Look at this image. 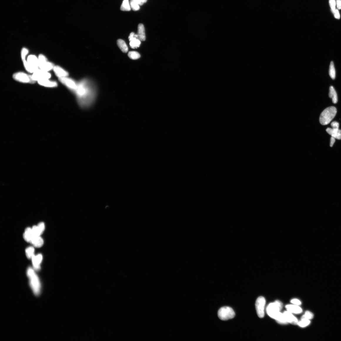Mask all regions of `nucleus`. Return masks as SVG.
Returning a JSON list of instances; mask_svg holds the SVG:
<instances>
[{
    "label": "nucleus",
    "instance_id": "nucleus-1",
    "mask_svg": "<svg viewBox=\"0 0 341 341\" xmlns=\"http://www.w3.org/2000/svg\"><path fill=\"white\" fill-rule=\"evenodd\" d=\"M74 93L79 106L83 109L92 106L97 99V91L95 87L87 81H82L77 84Z\"/></svg>",
    "mask_w": 341,
    "mask_h": 341
},
{
    "label": "nucleus",
    "instance_id": "nucleus-2",
    "mask_svg": "<svg viewBox=\"0 0 341 341\" xmlns=\"http://www.w3.org/2000/svg\"><path fill=\"white\" fill-rule=\"evenodd\" d=\"M27 275L29 279V283L34 294L38 296L41 293V284L37 275L32 268H29L27 270Z\"/></svg>",
    "mask_w": 341,
    "mask_h": 341
},
{
    "label": "nucleus",
    "instance_id": "nucleus-3",
    "mask_svg": "<svg viewBox=\"0 0 341 341\" xmlns=\"http://www.w3.org/2000/svg\"><path fill=\"white\" fill-rule=\"evenodd\" d=\"M337 109L334 107L332 106L325 109L321 113L320 121L322 125L329 124L336 115Z\"/></svg>",
    "mask_w": 341,
    "mask_h": 341
},
{
    "label": "nucleus",
    "instance_id": "nucleus-4",
    "mask_svg": "<svg viewBox=\"0 0 341 341\" xmlns=\"http://www.w3.org/2000/svg\"><path fill=\"white\" fill-rule=\"evenodd\" d=\"M218 316L221 320L226 321L234 318L235 315L233 309L229 307L221 308L218 312Z\"/></svg>",
    "mask_w": 341,
    "mask_h": 341
},
{
    "label": "nucleus",
    "instance_id": "nucleus-5",
    "mask_svg": "<svg viewBox=\"0 0 341 341\" xmlns=\"http://www.w3.org/2000/svg\"><path fill=\"white\" fill-rule=\"evenodd\" d=\"M283 304L281 302L277 300L274 303L270 304L266 309V312L268 315L273 318L278 312L282 309Z\"/></svg>",
    "mask_w": 341,
    "mask_h": 341
},
{
    "label": "nucleus",
    "instance_id": "nucleus-6",
    "mask_svg": "<svg viewBox=\"0 0 341 341\" xmlns=\"http://www.w3.org/2000/svg\"><path fill=\"white\" fill-rule=\"evenodd\" d=\"M13 78L15 80L21 82L33 84L36 82L33 79L32 75H29L23 72L15 73L13 74Z\"/></svg>",
    "mask_w": 341,
    "mask_h": 341
},
{
    "label": "nucleus",
    "instance_id": "nucleus-7",
    "mask_svg": "<svg viewBox=\"0 0 341 341\" xmlns=\"http://www.w3.org/2000/svg\"><path fill=\"white\" fill-rule=\"evenodd\" d=\"M266 303L265 298L263 297L258 298L256 303V307L258 316L260 318L264 316V308Z\"/></svg>",
    "mask_w": 341,
    "mask_h": 341
},
{
    "label": "nucleus",
    "instance_id": "nucleus-8",
    "mask_svg": "<svg viewBox=\"0 0 341 341\" xmlns=\"http://www.w3.org/2000/svg\"><path fill=\"white\" fill-rule=\"evenodd\" d=\"M32 77L33 79L36 82L39 80L49 79L51 77V75L48 72L39 69L33 73Z\"/></svg>",
    "mask_w": 341,
    "mask_h": 341
},
{
    "label": "nucleus",
    "instance_id": "nucleus-9",
    "mask_svg": "<svg viewBox=\"0 0 341 341\" xmlns=\"http://www.w3.org/2000/svg\"><path fill=\"white\" fill-rule=\"evenodd\" d=\"M59 80L73 92L76 90L77 84L71 79L65 77L59 78Z\"/></svg>",
    "mask_w": 341,
    "mask_h": 341
},
{
    "label": "nucleus",
    "instance_id": "nucleus-10",
    "mask_svg": "<svg viewBox=\"0 0 341 341\" xmlns=\"http://www.w3.org/2000/svg\"><path fill=\"white\" fill-rule=\"evenodd\" d=\"M129 39L130 42V46L133 49H137L140 45L141 41L139 40L137 34H135L133 32L131 33L129 37Z\"/></svg>",
    "mask_w": 341,
    "mask_h": 341
},
{
    "label": "nucleus",
    "instance_id": "nucleus-11",
    "mask_svg": "<svg viewBox=\"0 0 341 341\" xmlns=\"http://www.w3.org/2000/svg\"><path fill=\"white\" fill-rule=\"evenodd\" d=\"M43 257L41 254L34 255L32 259L33 267L35 269L38 270L40 269V264L42 261Z\"/></svg>",
    "mask_w": 341,
    "mask_h": 341
},
{
    "label": "nucleus",
    "instance_id": "nucleus-12",
    "mask_svg": "<svg viewBox=\"0 0 341 341\" xmlns=\"http://www.w3.org/2000/svg\"><path fill=\"white\" fill-rule=\"evenodd\" d=\"M327 133L331 135L332 137L338 140L341 139V130L339 128H327L326 130Z\"/></svg>",
    "mask_w": 341,
    "mask_h": 341
},
{
    "label": "nucleus",
    "instance_id": "nucleus-13",
    "mask_svg": "<svg viewBox=\"0 0 341 341\" xmlns=\"http://www.w3.org/2000/svg\"><path fill=\"white\" fill-rule=\"evenodd\" d=\"M53 70L55 75L59 78L67 77L69 75V73L67 72L58 65H55Z\"/></svg>",
    "mask_w": 341,
    "mask_h": 341
},
{
    "label": "nucleus",
    "instance_id": "nucleus-14",
    "mask_svg": "<svg viewBox=\"0 0 341 341\" xmlns=\"http://www.w3.org/2000/svg\"><path fill=\"white\" fill-rule=\"evenodd\" d=\"M284 316L288 322L290 323L292 325H297L298 324V321L297 318L293 315L292 313L288 311H285L283 313Z\"/></svg>",
    "mask_w": 341,
    "mask_h": 341
},
{
    "label": "nucleus",
    "instance_id": "nucleus-15",
    "mask_svg": "<svg viewBox=\"0 0 341 341\" xmlns=\"http://www.w3.org/2000/svg\"><path fill=\"white\" fill-rule=\"evenodd\" d=\"M37 82L40 85L47 87L52 88L58 85L57 83L56 82L50 81L49 79L39 80Z\"/></svg>",
    "mask_w": 341,
    "mask_h": 341
},
{
    "label": "nucleus",
    "instance_id": "nucleus-16",
    "mask_svg": "<svg viewBox=\"0 0 341 341\" xmlns=\"http://www.w3.org/2000/svg\"><path fill=\"white\" fill-rule=\"evenodd\" d=\"M55 65L51 62H44L39 65V68L43 71L49 72L53 69Z\"/></svg>",
    "mask_w": 341,
    "mask_h": 341
},
{
    "label": "nucleus",
    "instance_id": "nucleus-17",
    "mask_svg": "<svg viewBox=\"0 0 341 341\" xmlns=\"http://www.w3.org/2000/svg\"><path fill=\"white\" fill-rule=\"evenodd\" d=\"M287 311L291 313L299 314L302 312V310L298 305H287L286 306Z\"/></svg>",
    "mask_w": 341,
    "mask_h": 341
},
{
    "label": "nucleus",
    "instance_id": "nucleus-18",
    "mask_svg": "<svg viewBox=\"0 0 341 341\" xmlns=\"http://www.w3.org/2000/svg\"><path fill=\"white\" fill-rule=\"evenodd\" d=\"M27 62L33 67L38 69L39 62L38 59L37 57L34 55H29L27 58Z\"/></svg>",
    "mask_w": 341,
    "mask_h": 341
},
{
    "label": "nucleus",
    "instance_id": "nucleus-19",
    "mask_svg": "<svg viewBox=\"0 0 341 341\" xmlns=\"http://www.w3.org/2000/svg\"><path fill=\"white\" fill-rule=\"evenodd\" d=\"M137 34L140 41H144L145 40V28L144 25L142 24H140L138 26Z\"/></svg>",
    "mask_w": 341,
    "mask_h": 341
},
{
    "label": "nucleus",
    "instance_id": "nucleus-20",
    "mask_svg": "<svg viewBox=\"0 0 341 341\" xmlns=\"http://www.w3.org/2000/svg\"><path fill=\"white\" fill-rule=\"evenodd\" d=\"M24 238L25 241L28 242L30 243L32 239L34 237L33 234L32 228L27 227L25 231L24 234Z\"/></svg>",
    "mask_w": 341,
    "mask_h": 341
},
{
    "label": "nucleus",
    "instance_id": "nucleus-21",
    "mask_svg": "<svg viewBox=\"0 0 341 341\" xmlns=\"http://www.w3.org/2000/svg\"><path fill=\"white\" fill-rule=\"evenodd\" d=\"M30 243H32L34 246L39 248L42 246L44 243V241L40 236H34L33 238Z\"/></svg>",
    "mask_w": 341,
    "mask_h": 341
},
{
    "label": "nucleus",
    "instance_id": "nucleus-22",
    "mask_svg": "<svg viewBox=\"0 0 341 341\" xmlns=\"http://www.w3.org/2000/svg\"><path fill=\"white\" fill-rule=\"evenodd\" d=\"M273 319H275L279 324L286 325L288 323L283 313L280 312L275 315Z\"/></svg>",
    "mask_w": 341,
    "mask_h": 341
},
{
    "label": "nucleus",
    "instance_id": "nucleus-23",
    "mask_svg": "<svg viewBox=\"0 0 341 341\" xmlns=\"http://www.w3.org/2000/svg\"><path fill=\"white\" fill-rule=\"evenodd\" d=\"M329 91V97L332 99V102L334 104L337 103L338 101L337 95L334 87L331 86Z\"/></svg>",
    "mask_w": 341,
    "mask_h": 341
},
{
    "label": "nucleus",
    "instance_id": "nucleus-24",
    "mask_svg": "<svg viewBox=\"0 0 341 341\" xmlns=\"http://www.w3.org/2000/svg\"><path fill=\"white\" fill-rule=\"evenodd\" d=\"M117 44L122 52L126 53L128 52V47L124 41L122 39H119L117 41Z\"/></svg>",
    "mask_w": 341,
    "mask_h": 341
},
{
    "label": "nucleus",
    "instance_id": "nucleus-25",
    "mask_svg": "<svg viewBox=\"0 0 341 341\" xmlns=\"http://www.w3.org/2000/svg\"><path fill=\"white\" fill-rule=\"evenodd\" d=\"M23 62L24 67L26 70L30 73H34L39 69L35 68L30 65L27 62V60H24L23 61Z\"/></svg>",
    "mask_w": 341,
    "mask_h": 341
},
{
    "label": "nucleus",
    "instance_id": "nucleus-26",
    "mask_svg": "<svg viewBox=\"0 0 341 341\" xmlns=\"http://www.w3.org/2000/svg\"><path fill=\"white\" fill-rule=\"evenodd\" d=\"M129 0H124L120 7V9L123 11H129L131 10Z\"/></svg>",
    "mask_w": 341,
    "mask_h": 341
},
{
    "label": "nucleus",
    "instance_id": "nucleus-27",
    "mask_svg": "<svg viewBox=\"0 0 341 341\" xmlns=\"http://www.w3.org/2000/svg\"><path fill=\"white\" fill-rule=\"evenodd\" d=\"M34 247L30 246L26 249V254L28 258L32 259L34 255Z\"/></svg>",
    "mask_w": 341,
    "mask_h": 341
},
{
    "label": "nucleus",
    "instance_id": "nucleus-28",
    "mask_svg": "<svg viewBox=\"0 0 341 341\" xmlns=\"http://www.w3.org/2000/svg\"><path fill=\"white\" fill-rule=\"evenodd\" d=\"M329 74L332 79H335L336 76V72L334 62H331L330 63L329 69Z\"/></svg>",
    "mask_w": 341,
    "mask_h": 341
},
{
    "label": "nucleus",
    "instance_id": "nucleus-29",
    "mask_svg": "<svg viewBox=\"0 0 341 341\" xmlns=\"http://www.w3.org/2000/svg\"><path fill=\"white\" fill-rule=\"evenodd\" d=\"M129 57L131 59L136 60L140 57V55L138 52L135 51H130L128 54Z\"/></svg>",
    "mask_w": 341,
    "mask_h": 341
},
{
    "label": "nucleus",
    "instance_id": "nucleus-30",
    "mask_svg": "<svg viewBox=\"0 0 341 341\" xmlns=\"http://www.w3.org/2000/svg\"><path fill=\"white\" fill-rule=\"evenodd\" d=\"M130 4L131 8L134 11H137L140 9L139 4L135 0H130Z\"/></svg>",
    "mask_w": 341,
    "mask_h": 341
},
{
    "label": "nucleus",
    "instance_id": "nucleus-31",
    "mask_svg": "<svg viewBox=\"0 0 341 341\" xmlns=\"http://www.w3.org/2000/svg\"><path fill=\"white\" fill-rule=\"evenodd\" d=\"M310 323L309 320L307 319H301V321L298 322V324L300 327H305L309 325Z\"/></svg>",
    "mask_w": 341,
    "mask_h": 341
},
{
    "label": "nucleus",
    "instance_id": "nucleus-32",
    "mask_svg": "<svg viewBox=\"0 0 341 341\" xmlns=\"http://www.w3.org/2000/svg\"><path fill=\"white\" fill-rule=\"evenodd\" d=\"M32 232L34 236H40L42 234L37 226H34L32 228Z\"/></svg>",
    "mask_w": 341,
    "mask_h": 341
},
{
    "label": "nucleus",
    "instance_id": "nucleus-33",
    "mask_svg": "<svg viewBox=\"0 0 341 341\" xmlns=\"http://www.w3.org/2000/svg\"><path fill=\"white\" fill-rule=\"evenodd\" d=\"M314 315L312 313L309 311H307L305 312L304 315L301 317V319H305L309 320L312 319Z\"/></svg>",
    "mask_w": 341,
    "mask_h": 341
},
{
    "label": "nucleus",
    "instance_id": "nucleus-34",
    "mask_svg": "<svg viewBox=\"0 0 341 341\" xmlns=\"http://www.w3.org/2000/svg\"><path fill=\"white\" fill-rule=\"evenodd\" d=\"M29 53V50L27 48L24 47L22 49L21 52V57L22 60H25L26 57Z\"/></svg>",
    "mask_w": 341,
    "mask_h": 341
},
{
    "label": "nucleus",
    "instance_id": "nucleus-35",
    "mask_svg": "<svg viewBox=\"0 0 341 341\" xmlns=\"http://www.w3.org/2000/svg\"><path fill=\"white\" fill-rule=\"evenodd\" d=\"M39 65L40 64L47 62V59L46 56L42 54L39 55L38 58Z\"/></svg>",
    "mask_w": 341,
    "mask_h": 341
},
{
    "label": "nucleus",
    "instance_id": "nucleus-36",
    "mask_svg": "<svg viewBox=\"0 0 341 341\" xmlns=\"http://www.w3.org/2000/svg\"><path fill=\"white\" fill-rule=\"evenodd\" d=\"M329 3L331 10L333 13L336 10V1L335 0H329Z\"/></svg>",
    "mask_w": 341,
    "mask_h": 341
},
{
    "label": "nucleus",
    "instance_id": "nucleus-37",
    "mask_svg": "<svg viewBox=\"0 0 341 341\" xmlns=\"http://www.w3.org/2000/svg\"><path fill=\"white\" fill-rule=\"evenodd\" d=\"M37 226L41 233L42 234L45 229V225L44 223L43 222H40L39 224Z\"/></svg>",
    "mask_w": 341,
    "mask_h": 341
},
{
    "label": "nucleus",
    "instance_id": "nucleus-38",
    "mask_svg": "<svg viewBox=\"0 0 341 341\" xmlns=\"http://www.w3.org/2000/svg\"><path fill=\"white\" fill-rule=\"evenodd\" d=\"M291 302L292 303L297 305H299L301 304V302L299 300L296 299H292L291 300Z\"/></svg>",
    "mask_w": 341,
    "mask_h": 341
},
{
    "label": "nucleus",
    "instance_id": "nucleus-39",
    "mask_svg": "<svg viewBox=\"0 0 341 341\" xmlns=\"http://www.w3.org/2000/svg\"><path fill=\"white\" fill-rule=\"evenodd\" d=\"M332 127L334 128H339V124L338 122L336 121L332 122L331 124Z\"/></svg>",
    "mask_w": 341,
    "mask_h": 341
},
{
    "label": "nucleus",
    "instance_id": "nucleus-40",
    "mask_svg": "<svg viewBox=\"0 0 341 341\" xmlns=\"http://www.w3.org/2000/svg\"><path fill=\"white\" fill-rule=\"evenodd\" d=\"M333 14H334L335 18L337 19H340V15L339 12L337 9H336Z\"/></svg>",
    "mask_w": 341,
    "mask_h": 341
},
{
    "label": "nucleus",
    "instance_id": "nucleus-41",
    "mask_svg": "<svg viewBox=\"0 0 341 341\" xmlns=\"http://www.w3.org/2000/svg\"><path fill=\"white\" fill-rule=\"evenodd\" d=\"M135 1L137 2L140 6H142L144 3H145L147 1V0H135Z\"/></svg>",
    "mask_w": 341,
    "mask_h": 341
},
{
    "label": "nucleus",
    "instance_id": "nucleus-42",
    "mask_svg": "<svg viewBox=\"0 0 341 341\" xmlns=\"http://www.w3.org/2000/svg\"><path fill=\"white\" fill-rule=\"evenodd\" d=\"M335 138H334L332 137L330 139V146L331 147H332L333 146L335 142Z\"/></svg>",
    "mask_w": 341,
    "mask_h": 341
},
{
    "label": "nucleus",
    "instance_id": "nucleus-43",
    "mask_svg": "<svg viewBox=\"0 0 341 341\" xmlns=\"http://www.w3.org/2000/svg\"><path fill=\"white\" fill-rule=\"evenodd\" d=\"M336 4L339 9H341V0H336Z\"/></svg>",
    "mask_w": 341,
    "mask_h": 341
}]
</instances>
